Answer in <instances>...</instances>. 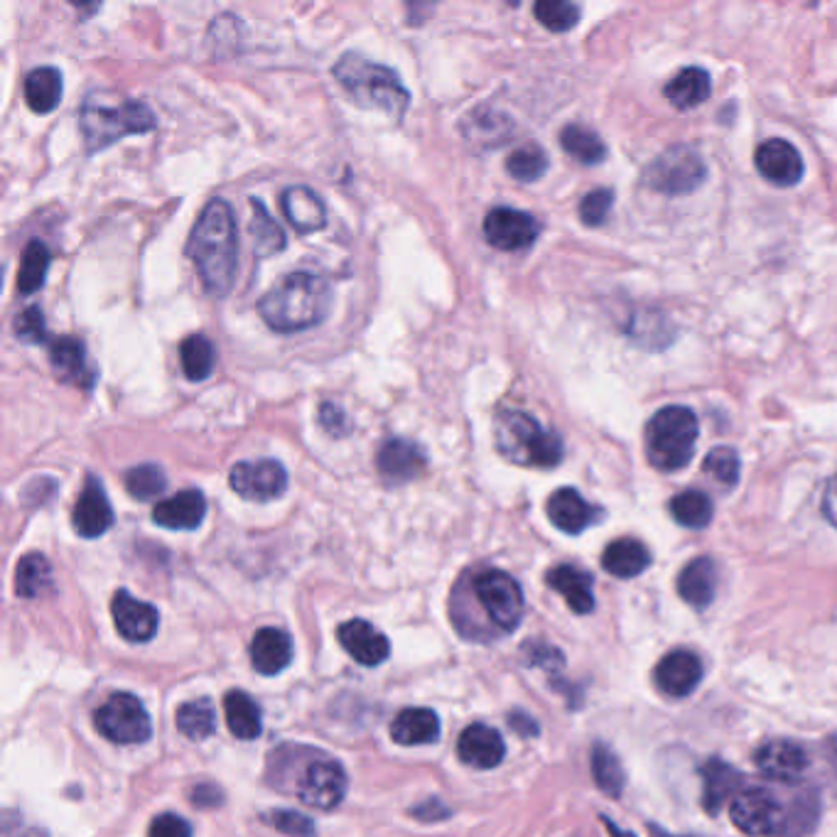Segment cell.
I'll list each match as a JSON object with an SVG mask.
<instances>
[{
  "label": "cell",
  "instance_id": "cell-1",
  "mask_svg": "<svg viewBox=\"0 0 837 837\" xmlns=\"http://www.w3.org/2000/svg\"><path fill=\"white\" fill-rule=\"evenodd\" d=\"M187 256L202 278V286L214 298H226L234 288L238 270V228L232 204L222 197L206 202L194 224Z\"/></svg>",
  "mask_w": 837,
  "mask_h": 837
},
{
  "label": "cell",
  "instance_id": "cell-2",
  "mask_svg": "<svg viewBox=\"0 0 837 837\" xmlns=\"http://www.w3.org/2000/svg\"><path fill=\"white\" fill-rule=\"evenodd\" d=\"M330 308V282L322 276L308 273V270H300V273H290L278 280L258 304L260 318H264L270 330L280 334H292L314 328V324H320L328 318Z\"/></svg>",
  "mask_w": 837,
  "mask_h": 837
},
{
  "label": "cell",
  "instance_id": "cell-3",
  "mask_svg": "<svg viewBox=\"0 0 837 837\" xmlns=\"http://www.w3.org/2000/svg\"><path fill=\"white\" fill-rule=\"evenodd\" d=\"M730 815L737 828L747 835L803 837L818 823V803L808 796L786 806L776 798V793L747 788L732 801Z\"/></svg>",
  "mask_w": 837,
  "mask_h": 837
},
{
  "label": "cell",
  "instance_id": "cell-4",
  "mask_svg": "<svg viewBox=\"0 0 837 837\" xmlns=\"http://www.w3.org/2000/svg\"><path fill=\"white\" fill-rule=\"evenodd\" d=\"M158 126L155 114L143 101L121 99V96H106L104 92L89 94L82 104L79 128L92 152L106 150L126 136L150 133Z\"/></svg>",
  "mask_w": 837,
  "mask_h": 837
},
{
  "label": "cell",
  "instance_id": "cell-5",
  "mask_svg": "<svg viewBox=\"0 0 837 837\" xmlns=\"http://www.w3.org/2000/svg\"><path fill=\"white\" fill-rule=\"evenodd\" d=\"M334 79L362 108H376L390 118H404L410 106V94L400 84L398 74L384 64L368 62L362 54H344L334 64Z\"/></svg>",
  "mask_w": 837,
  "mask_h": 837
},
{
  "label": "cell",
  "instance_id": "cell-6",
  "mask_svg": "<svg viewBox=\"0 0 837 837\" xmlns=\"http://www.w3.org/2000/svg\"><path fill=\"white\" fill-rule=\"evenodd\" d=\"M496 450L518 466L552 470L562 460V440L521 410H504L494 422Z\"/></svg>",
  "mask_w": 837,
  "mask_h": 837
},
{
  "label": "cell",
  "instance_id": "cell-7",
  "mask_svg": "<svg viewBox=\"0 0 837 837\" xmlns=\"http://www.w3.org/2000/svg\"><path fill=\"white\" fill-rule=\"evenodd\" d=\"M698 418L685 406H666L646 426L648 462L661 472H678L693 462Z\"/></svg>",
  "mask_w": 837,
  "mask_h": 837
},
{
  "label": "cell",
  "instance_id": "cell-8",
  "mask_svg": "<svg viewBox=\"0 0 837 837\" xmlns=\"http://www.w3.org/2000/svg\"><path fill=\"white\" fill-rule=\"evenodd\" d=\"M708 175L700 152L690 146H673L663 150L644 172L646 187L670 197L690 194L700 187Z\"/></svg>",
  "mask_w": 837,
  "mask_h": 837
},
{
  "label": "cell",
  "instance_id": "cell-9",
  "mask_svg": "<svg viewBox=\"0 0 837 837\" xmlns=\"http://www.w3.org/2000/svg\"><path fill=\"white\" fill-rule=\"evenodd\" d=\"M472 590L476 602L484 607L489 622L506 634L516 632L524 619V592L508 572L484 570L472 580Z\"/></svg>",
  "mask_w": 837,
  "mask_h": 837
},
{
  "label": "cell",
  "instance_id": "cell-10",
  "mask_svg": "<svg viewBox=\"0 0 837 837\" xmlns=\"http://www.w3.org/2000/svg\"><path fill=\"white\" fill-rule=\"evenodd\" d=\"M96 730L116 744H143L152 734V722L136 695L116 693L94 712Z\"/></svg>",
  "mask_w": 837,
  "mask_h": 837
},
{
  "label": "cell",
  "instance_id": "cell-11",
  "mask_svg": "<svg viewBox=\"0 0 837 837\" xmlns=\"http://www.w3.org/2000/svg\"><path fill=\"white\" fill-rule=\"evenodd\" d=\"M346 786H350V779H346V771L340 761L328 756H314L310 764L302 769L296 791L304 806L318 811H332L344 801Z\"/></svg>",
  "mask_w": 837,
  "mask_h": 837
},
{
  "label": "cell",
  "instance_id": "cell-12",
  "mask_svg": "<svg viewBox=\"0 0 837 837\" xmlns=\"http://www.w3.org/2000/svg\"><path fill=\"white\" fill-rule=\"evenodd\" d=\"M228 484L246 502H273L286 494L288 472L276 460H248L232 466Z\"/></svg>",
  "mask_w": 837,
  "mask_h": 837
},
{
  "label": "cell",
  "instance_id": "cell-13",
  "mask_svg": "<svg viewBox=\"0 0 837 837\" xmlns=\"http://www.w3.org/2000/svg\"><path fill=\"white\" fill-rule=\"evenodd\" d=\"M540 224L533 214L496 206L484 216V238L498 251H524L538 242Z\"/></svg>",
  "mask_w": 837,
  "mask_h": 837
},
{
  "label": "cell",
  "instance_id": "cell-14",
  "mask_svg": "<svg viewBox=\"0 0 837 837\" xmlns=\"http://www.w3.org/2000/svg\"><path fill=\"white\" fill-rule=\"evenodd\" d=\"M756 769L779 784H796L811 766L808 752L791 739H769L754 754Z\"/></svg>",
  "mask_w": 837,
  "mask_h": 837
},
{
  "label": "cell",
  "instance_id": "cell-15",
  "mask_svg": "<svg viewBox=\"0 0 837 837\" xmlns=\"http://www.w3.org/2000/svg\"><path fill=\"white\" fill-rule=\"evenodd\" d=\"M111 614L114 624L130 644H148V641L158 634L160 614L158 609L138 600L126 590H118L111 600Z\"/></svg>",
  "mask_w": 837,
  "mask_h": 837
},
{
  "label": "cell",
  "instance_id": "cell-16",
  "mask_svg": "<svg viewBox=\"0 0 837 837\" xmlns=\"http://www.w3.org/2000/svg\"><path fill=\"white\" fill-rule=\"evenodd\" d=\"M72 524L82 538H99L114 526V508L106 496V489L101 480H96L92 474L86 476L82 494L76 498Z\"/></svg>",
  "mask_w": 837,
  "mask_h": 837
},
{
  "label": "cell",
  "instance_id": "cell-17",
  "mask_svg": "<svg viewBox=\"0 0 837 837\" xmlns=\"http://www.w3.org/2000/svg\"><path fill=\"white\" fill-rule=\"evenodd\" d=\"M754 165L766 182L776 187H793L803 178V158L784 138H771L754 152Z\"/></svg>",
  "mask_w": 837,
  "mask_h": 837
},
{
  "label": "cell",
  "instance_id": "cell-18",
  "mask_svg": "<svg viewBox=\"0 0 837 837\" xmlns=\"http://www.w3.org/2000/svg\"><path fill=\"white\" fill-rule=\"evenodd\" d=\"M656 688L668 698H688L702 680V661L688 648L670 651L654 670Z\"/></svg>",
  "mask_w": 837,
  "mask_h": 837
},
{
  "label": "cell",
  "instance_id": "cell-19",
  "mask_svg": "<svg viewBox=\"0 0 837 837\" xmlns=\"http://www.w3.org/2000/svg\"><path fill=\"white\" fill-rule=\"evenodd\" d=\"M50 364L52 372L62 384L92 390L96 384V374L86 356V346L76 336H60L50 344Z\"/></svg>",
  "mask_w": 837,
  "mask_h": 837
},
{
  "label": "cell",
  "instance_id": "cell-20",
  "mask_svg": "<svg viewBox=\"0 0 837 837\" xmlns=\"http://www.w3.org/2000/svg\"><path fill=\"white\" fill-rule=\"evenodd\" d=\"M426 452L416 442L404 438H390L380 444L376 466L388 484H406L426 470Z\"/></svg>",
  "mask_w": 837,
  "mask_h": 837
},
{
  "label": "cell",
  "instance_id": "cell-21",
  "mask_svg": "<svg viewBox=\"0 0 837 837\" xmlns=\"http://www.w3.org/2000/svg\"><path fill=\"white\" fill-rule=\"evenodd\" d=\"M546 511L550 524L558 530L568 533V536H578V533L594 526L602 516L600 508L592 506L580 492H575L570 486H562L558 492H552Z\"/></svg>",
  "mask_w": 837,
  "mask_h": 837
},
{
  "label": "cell",
  "instance_id": "cell-22",
  "mask_svg": "<svg viewBox=\"0 0 837 837\" xmlns=\"http://www.w3.org/2000/svg\"><path fill=\"white\" fill-rule=\"evenodd\" d=\"M342 648L362 666H380L390 656L388 639L364 619H352L336 629Z\"/></svg>",
  "mask_w": 837,
  "mask_h": 837
},
{
  "label": "cell",
  "instance_id": "cell-23",
  "mask_svg": "<svg viewBox=\"0 0 837 837\" xmlns=\"http://www.w3.org/2000/svg\"><path fill=\"white\" fill-rule=\"evenodd\" d=\"M280 210L298 234L320 232L328 224V206H324L318 192L304 187V184H292V187L282 190Z\"/></svg>",
  "mask_w": 837,
  "mask_h": 837
},
{
  "label": "cell",
  "instance_id": "cell-24",
  "mask_svg": "<svg viewBox=\"0 0 837 837\" xmlns=\"http://www.w3.org/2000/svg\"><path fill=\"white\" fill-rule=\"evenodd\" d=\"M457 754H460V759L466 766L494 769L504 761L506 744H504V737L498 734L494 727L476 722L466 727V730L460 734Z\"/></svg>",
  "mask_w": 837,
  "mask_h": 837
},
{
  "label": "cell",
  "instance_id": "cell-25",
  "mask_svg": "<svg viewBox=\"0 0 837 837\" xmlns=\"http://www.w3.org/2000/svg\"><path fill=\"white\" fill-rule=\"evenodd\" d=\"M206 516V498L200 489H184V492L165 498L152 508V521L170 530H194L202 526Z\"/></svg>",
  "mask_w": 837,
  "mask_h": 837
},
{
  "label": "cell",
  "instance_id": "cell-26",
  "mask_svg": "<svg viewBox=\"0 0 837 837\" xmlns=\"http://www.w3.org/2000/svg\"><path fill=\"white\" fill-rule=\"evenodd\" d=\"M292 661V644L286 632L266 626L251 639V663L260 676H278Z\"/></svg>",
  "mask_w": 837,
  "mask_h": 837
},
{
  "label": "cell",
  "instance_id": "cell-27",
  "mask_svg": "<svg viewBox=\"0 0 837 837\" xmlns=\"http://www.w3.org/2000/svg\"><path fill=\"white\" fill-rule=\"evenodd\" d=\"M676 590L685 604L693 609H708L717 592V570L710 558L690 560L678 575Z\"/></svg>",
  "mask_w": 837,
  "mask_h": 837
},
{
  "label": "cell",
  "instance_id": "cell-28",
  "mask_svg": "<svg viewBox=\"0 0 837 837\" xmlns=\"http://www.w3.org/2000/svg\"><path fill=\"white\" fill-rule=\"evenodd\" d=\"M742 774L720 759H712L702 769V806L710 815L720 813L727 801H734L742 788Z\"/></svg>",
  "mask_w": 837,
  "mask_h": 837
},
{
  "label": "cell",
  "instance_id": "cell-29",
  "mask_svg": "<svg viewBox=\"0 0 837 837\" xmlns=\"http://www.w3.org/2000/svg\"><path fill=\"white\" fill-rule=\"evenodd\" d=\"M651 565V550L636 538L612 540L602 552V568L619 580L639 578Z\"/></svg>",
  "mask_w": 837,
  "mask_h": 837
},
{
  "label": "cell",
  "instance_id": "cell-30",
  "mask_svg": "<svg viewBox=\"0 0 837 837\" xmlns=\"http://www.w3.org/2000/svg\"><path fill=\"white\" fill-rule=\"evenodd\" d=\"M546 580L552 590L565 597V602H568L575 614H590L594 609V590L590 572L575 568V565H558V568L548 572Z\"/></svg>",
  "mask_w": 837,
  "mask_h": 837
},
{
  "label": "cell",
  "instance_id": "cell-31",
  "mask_svg": "<svg viewBox=\"0 0 837 837\" xmlns=\"http://www.w3.org/2000/svg\"><path fill=\"white\" fill-rule=\"evenodd\" d=\"M390 737L396 744L404 747H422L440 739V717L428 708H408L398 712L390 725Z\"/></svg>",
  "mask_w": 837,
  "mask_h": 837
},
{
  "label": "cell",
  "instance_id": "cell-32",
  "mask_svg": "<svg viewBox=\"0 0 837 837\" xmlns=\"http://www.w3.org/2000/svg\"><path fill=\"white\" fill-rule=\"evenodd\" d=\"M224 717L228 730L234 737L251 742L264 732V715H260L258 702L244 690H228L224 698Z\"/></svg>",
  "mask_w": 837,
  "mask_h": 837
},
{
  "label": "cell",
  "instance_id": "cell-33",
  "mask_svg": "<svg viewBox=\"0 0 837 837\" xmlns=\"http://www.w3.org/2000/svg\"><path fill=\"white\" fill-rule=\"evenodd\" d=\"M710 92V74L700 67H685L666 84V99L676 108H680V111H688V108L705 104Z\"/></svg>",
  "mask_w": 837,
  "mask_h": 837
},
{
  "label": "cell",
  "instance_id": "cell-34",
  "mask_svg": "<svg viewBox=\"0 0 837 837\" xmlns=\"http://www.w3.org/2000/svg\"><path fill=\"white\" fill-rule=\"evenodd\" d=\"M62 74L54 67H37L25 76V104L35 114H52L62 101Z\"/></svg>",
  "mask_w": 837,
  "mask_h": 837
},
{
  "label": "cell",
  "instance_id": "cell-35",
  "mask_svg": "<svg viewBox=\"0 0 837 837\" xmlns=\"http://www.w3.org/2000/svg\"><path fill=\"white\" fill-rule=\"evenodd\" d=\"M560 146L570 158L582 162V165H600L607 158V146L602 143V138L582 124L565 126L560 130Z\"/></svg>",
  "mask_w": 837,
  "mask_h": 837
},
{
  "label": "cell",
  "instance_id": "cell-36",
  "mask_svg": "<svg viewBox=\"0 0 837 837\" xmlns=\"http://www.w3.org/2000/svg\"><path fill=\"white\" fill-rule=\"evenodd\" d=\"M670 516L676 518V524H680L683 528L700 530L705 526H710V521L715 516L712 498L708 494L698 492V489H685V492L670 498Z\"/></svg>",
  "mask_w": 837,
  "mask_h": 837
},
{
  "label": "cell",
  "instance_id": "cell-37",
  "mask_svg": "<svg viewBox=\"0 0 837 837\" xmlns=\"http://www.w3.org/2000/svg\"><path fill=\"white\" fill-rule=\"evenodd\" d=\"M464 136L474 146L496 148L508 136V118L489 111V108H476L464 118Z\"/></svg>",
  "mask_w": 837,
  "mask_h": 837
},
{
  "label": "cell",
  "instance_id": "cell-38",
  "mask_svg": "<svg viewBox=\"0 0 837 837\" xmlns=\"http://www.w3.org/2000/svg\"><path fill=\"white\" fill-rule=\"evenodd\" d=\"M251 210H254V216H251V226L248 228H251L254 251L260 258L280 254L282 248H286V232L276 224V219L268 214L266 204L260 200H251Z\"/></svg>",
  "mask_w": 837,
  "mask_h": 837
},
{
  "label": "cell",
  "instance_id": "cell-39",
  "mask_svg": "<svg viewBox=\"0 0 837 837\" xmlns=\"http://www.w3.org/2000/svg\"><path fill=\"white\" fill-rule=\"evenodd\" d=\"M180 364L190 380L210 378L216 364L214 344L204 334H192L180 344Z\"/></svg>",
  "mask_w": 837,
  "mask_h": 837
},
{
  "label": "cell",
  "instance_id": "cell-40",
  "mask_svg": "<svg viewBox=\"0 0 837 837\" xmlns=\"http://www.w3.org/2000/svg\"><path fill=\"white\" fill-rule=\"evenodd\" d=\"M592 776L609 798H619L626 786V774L619 756L607 744L592 747Z\"/></svg>",
  "mask_w": 837,
  "mask_h": 837
},
{
  "label": "cell",
  "instance_id": "cell-41",
  "mask_svg": "<svg viewBox=\"0 0 837 837\" xmlns=\"http://www.w3.org/2000/svg\"><path fill=\"white\" fill-rule=\"evenodd\" d=\"M50 264H52L50 248L42 242H30L25 246L23 258H20L18 290L23 292V296H32V292H37L42 286H45Z\"/></svg>",
  "mask_w": 837,
  "mask_h": 837
},
{
  "label": "cell",
  "instance_id": "cell-42",
  "mask_svg": "<svg viewBox=\"0 0 837 837\" xmlns=\"http://www.w3.org/2000/svg\"><path fill=\"white\" fill-rule=\"evenodd\" d=\"M52 584V568L45 556L30 552L15 568V592L25 600H35Z\"/></svg>",
  "mask_w": 837,
  "mask_h": 837
},
{
  "label": "cell",
  "instance_id": "cell-43",
  "mask_svg": "<svg viewBox=\"0 0 837 837\" xmlns=\"http://www.w3.org/2000/svg\"><path fill=\"white\" fill-rule=\"evenodd\" d=\"M175 722H178V730L184 737L194 739V742H202V739L214 734V727H216L214 705L210 700L184 702L178 708Z\"/></svg>",
  "mask_w": 837,
  "mask_h": 837
},
{
  "label": "cell",
  "instance_id": "cell-44",
  "mask_svg": "<svg viewBox=\"0 0 837 837\" xmlns=\"http://www.w3.org/2000/svg\"><path fill=\"white\" fill-rule=\"evenodd\" d=\"M548 170L546 150L538 146H524L514 150L506 160V172L518 182H536Z\"/></svg>",
  "mask_w": 837,
  "mask_h": 837
},
{
  "label": "cell",
  "instance_id": "cell-45",
  "mask_svg": "<svg viewBox=\"0 0 837 837\" xmlns=\"http://www.w3.org/2000/svg\"><path fill=\"white\" fill-rule=\"evenodd\" d=\"M165 486H168V476L158 464H138L126 474L128 494L138 498V502L158 498L162 492H165Z\"/></svg>",
  "mask_w": 837,
  "mask_h": 837
},
{
  "label": "cell",
  "instance_id": "cell-46",
  "mask_svg": "<svg viewBox=\"0 0 837 837\" xmlns=\"http://www.w3.org/2000/svg\"><path fill=\"white\" fill-rule=\"evenodd\" d=\"M533 15L550 32H568L580 23V8L565 0H540L533 6Z\"/></svg>",
  "mask_w": 837,
  "mask_h": 837
},
{
  "label": "cell",
  "instance_id": "cell-47",
  "mask_svg": "<svg viewBox=\"0 0 837 837\" xmlns=\"http://www.w3.org/2000/svg\"><path fill=\"white\" fill-rule=\"evenodd\" d=\"M702 470L708 472L717 484L732 489L739 482V454L732 448H715L705 457Z\"/></svg>",
  "mask_w": 837,
  "mask_h": 837
},
{
  "label": "cell",
  "instance_id": "cell-48",
  "mask_svg": "<svg viewBox=\"0 0 837 837\" xmlns=\"http://www.w3.org/2000/svg\"><path fill=\"white\" fill-rule=\"evenodd\" d=\"M13 330H15L18 340L25 342V344H40V342L47 340V322H45V314H42L37 304H30V308L20 310L15 314Z\"/></svg>",
  "mask_w": 837,
  "mask_h": 837
},
{
  "label": "cell",
  "instance_id": "cell-49",
  "mask_svg": "<svg viewBox=\"0 0 837 837\" xmlns=\"http://www.w3.org/2000/svg\"><path fill=\"white\" fill-rule=\"evenodd\" d=\"M614 206V192L612 190H592L587 192L580 202V219L587 226H600L607 222L609 212Z\"/></svg>",
  "mask_w": 837,
  "mask_h": 837
},
{
  "label": "cell",
  "instance_id": "cell-50",
  "mask_svg": "<svg viewBox=\"0 0 837 837\" xmlns=\"http://www.w3.org/2000/svg\"><path fill=\"white\" fill-rule=\"evenodd\" d=\"M270 828L286 833L288 837H314V823L308 815H300L296 811H273L264 818Z\"/></svg>",
  "mask_w": 837,
  "mask_h": 837
},
{
  "label": "cell",
  "instance_id": "cell-51",
  "mask_svg": "<svg viewBox=\"0 0 837 837\" xmlns=\"http://www.w3.org/2000/svg\"><path fill=\"white\" fill-rule=\"evenodd\" d=\"M148 837H192V825L175 813H162L150 823Z\"/></svg>",
  "mask_w": 837,
  "mask_h": 837
},
{
  "label": "cell",
  "instance_id": "cell-52",
  "mask_svg": "<svg viewBox=\"0 0 837 837\" xmlns=\"http://www.w3.org/2000/svg\"><path fill=\"white\" fill-rule=\"evenodd\" d=\"M320 426L328 430L330 434H336V438H342V434L350 432L352 422L350 418H346V412L334 406V404H322L320 406Z\"/></svg>",
  "mask_w": 837,
  "mask_h": 837
},
{
  "label": "cell",
  "instance_id": "cell-53",
  "mask_svg": "<svg viewBox=\"0 0 837 837\" xmlns=\"http://www.w3.org/2000/svg\"><path fill=\"white\" fill-rule=\"evenodd\" d=\"M823 516L828 518V524L837 528V474L828 482L823 492Z\"/></svg>",
  "mask_w": 837,
  "mask_h": 837
},
{
  "label": "cell",
  "instance_id": "cell-54",
  "mask_svg": "<svg viewBox=\"0 0 837 837\" xmlns=\"http://www.w3.org/2000/svg\"><path fill=\"white\" fill-rule=\"evenodd\" d=\"M192 801L197 803V806H216V803H219V791L214 786H200L194 788Z\"/></svg>",
  "mask_w": 837,
  "mask_h": 837
},
{
  "label": "cell",
  "instance_id": "cell-55",
  "mask_svg": "<svg viewBox=\"0 0 837 837\" xmlns=\"http://www.w3.org/2000/svg\"><path fill=\"white\" fill-rule=\"evenodd\" d=\"M508 722H511V727H514L516 732H521L524 737L538 734V725L533 722L528 715H514V717H508Z\"/></svg>",
  "mask_w": 837,
  "mask_h": 837
},
{
  "label": "cell",
  "instance_id": "cell-56",
  "mask_svg": "<svg viewBox=\"0 0 837 837\" xmlns=\"http://www.w3.org/2000/svg\"><path fill=\"white\" fill-rule=\"evenodd\" d=\"M607 828H609V830H612V837H632V833L616 830V828H614V825H612V823H609V820H607Z\"/></svg>",
  "mask_w": 837,
  "mask_h": 837
}]
</instances>
